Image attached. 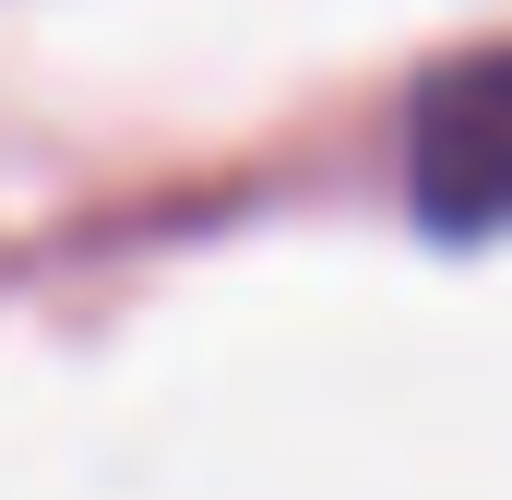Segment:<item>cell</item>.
<instances>
[{
	"label": "cell",
	"mask_w": 512,
	"mask_h": 500,
	"mask_svg": "<svg viewBox=\"0 0 512 500\" xmlns=\"http://www.w3.org/2000/svg\"><path fill=\"white\" fill-rule=\"evenodd\" d=\"M405 191L441 239H512V48L453 60L405 108Z\"/></svg>",
	"instance_id": "1"
}]
</instances>
